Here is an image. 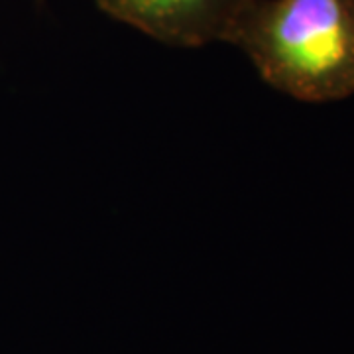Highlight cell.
Masks as SVG:
<instances>
[{"label":"cell","instance_id":"2","mask_svg":"<svg viewBox=\"0 0 354 354\" xmlns=\"http://www.w3.org/2000/svg\"><path fill=\"white\" fill-rule=\"evenodd\" d=\"M246 0H97L102 12L179 48L227 41Z\"/></svg>","mask_w":354,"mask_h":354},{"label":"cell","instance_id":"1","mask_svg":"<svg viewBox=\"0 0 354 354\" xmlns=\"http://www.w3.org/2000/svg\"><path fill=\"white\" fill-rule=\"evenodd\" d=\"M227 41L293 99L354 95V0H246Z\"/></svg>","mask_w":354,"mask_h":354}]
</instances>
